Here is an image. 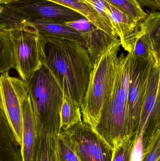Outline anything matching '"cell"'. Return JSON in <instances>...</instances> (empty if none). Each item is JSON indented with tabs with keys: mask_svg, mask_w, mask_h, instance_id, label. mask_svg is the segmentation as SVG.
<instances>
[{
	"mask_svg": "<svg viewBox=\"0 0 160 161\" xmlns=\"http://www.w3.org/2000/svg\"><path fill=\"white\" fill-rule=\"evenodd\" d=\"M45 38L44 66L55 79L63 94L81 107L94 68L87 50L75 41Z\"/></svg>",
	"mask_w": 160,
	"mask_h": 161,
	"instance_id": "obj_1",
	"label": "cell"
},
{
	"mask_svg": "<svg viewBox=\"0 0 160 161\" xmlns=\"http://www.w3.org/2000/svg\"><path fill=\"white\" fill-rule=\"evenodd\" d=\"M130 60L129 53L118 56L113 84L95 130L113 150L129 136Z\"/></svg>",
	"mask_w": 160,
	"mask_h": 161,
	"instance_id": "obj_2",
	"label": "cell"
},
{
	"mask_svg": "<svg viewBox=\"0 0 160 161\" xmlns=\"http://www.w3.org/2000/svg\"><path fill=\"white\" fill-rule=\"evenodd\" d=\"M121 46L117 40L94 64L80 107L82 119L95 131L114 81Z\"/></svg>",
	"mask_w": 160,
	"mask_h": 161,
	"instance_id": "obj_3",
	"label": "cell"
},
{
	"mask_svg": "<svg viewBox=\"0 0 160 161\" xmlns=\"http://www.w3.org/2000/svg\"><path fill=\"white\" fill-rule=\"evenodd\" d=\"M26 81L38 133L44 130H61L63 92L49 71L43 65Z\"/></svg>",
	"mask_w": 160,
	"mask_h": 161,
	"instance_id": "obj_4",
	"label": "cell"
},
{
	"mask_svg": "<svg viewBox=\"0 0 160 161\" xmlns=\"http://www.w3.org/2000/svg\"><path fill=\"white\" fill-rule=\"evenodd\" d=\"M8 32L13 49L14 69L20 79L26 81L44 65L46 39L30 27Z\"/></svg>",
	"mask_w": 160,
	"mask_h": 161,
	"instance_id": "obj_5",
	"label": "cell"
},
{
	"mask_svg": "<svg viewBox=\"0 0 160 161\" xmlns=\"http://www.w3.org/2000/svg\"><path fill=\"white\" fill-rule=\"evenodd\" d=\"M160 64L154 62L149 75L138 132H142L143 156L148 154L160 136Z\"/></svg>",
	"mask_w": 160,
	"mask_h": 161,
	"instance_id": "obj_6",
	"label": "cell"
},
{
	"mask_svg": "<svg viewBox=\"0 0 160 161\" xmlns=\"http://www.w3.org/2000/svg\"><path fill=\"white\" fill-rule=\"evenodd\" d=\"M62 137L74 151L80 161H111L113 150L93 128L83 121L66 130Z\"/></svg>",
	"mask_w": 160,
	"mask_h": 161,
	"instance_id": "obj_7",
	"label": "cell"
},
{
	"mask_svg": "<svg viewBox=\"0 0 160 161\" xmlns=\"http://www.w3.org/2000/svg\"><path fill=\"white\" fill-rule=\"evenodd\" d=\"M29 95L26 81L9 75L8 72L0 76V108L6 118L16 141L22 142V102Z\"/></svg>",
	"mask_w": 160,
	"mask_h": 161,
	"instance_id": "obj_8",
	"label": "cell"
},
{
	"mask_svg": "<svg viewBox=\"0 0 160 161\" xmlns=\"http://www.w3.org/2000/svg\"><path fill=\"white\" fill-rule=\"evenodd\" d=\"M128 101L129 136L137 134L140 116L144 103L151 68L155 58H141L130 53ZM138 136V135H137Z\"/></svg>",
	"mask_w": 160,
	"mask_h": 161,
	"instance_id": "obj_9",
	"label": "cell"
},
{
	"mask_svg": "<svg viewBox=\"0 0 160 161\" xmlns=\"http://www.w3.org/2000/svg\"><path fill=\"white\" fill-rule=\"evenodd\" d=\"M23 17L63 23L85 19L73 9L49 0H15L4 4Z\"/></svg>",
	"mask_w": 160,
	"mask_h": 161,
	"instance_id": "obj_10",
	"label": "cell"
},
{
	"mask_svg": "<svg viewBox=\"0 0 160 161\" xmlns=\"http://www.w3.org/2000/svg\"><path fill=\"white\" fill-rule=\"evenodd\" d=\"M134 48L132 52L141 58H155L160 62V13L147 14L137 24L133 36Z\"/></svg>",
	"mask_w": 160,
	"mask_h": 161,
	"instance_id": "obj_11",
	"label": "cell"
},
{
	"mask_svg": "<svg viewBox=\"0 0 160 161\" xmlns=\"http://www.w3.org/2000/svg\"><path fill=\"white\" fill-rule=\"evenodd\" d=\"M10 17L12 27L15 30L25 27H30L34 29L45 37L75 41L85 46L84 42L80 33L65 23L28 19L12 9L10 12Z\"/></svg>",
	"mask_w": 160,
	"mask_h": 161,
	"instance_id": "obj_12",
	"label": "cell"
},
{
	"mask_svg": "<svg viewBox=\"0 0 160 161\" xmlns=\"http://www.w3.org/2000/svg\"><path fill=\"white\" fill-rule=\"evenodd\" d=\"M66 24L80 33L93 64L119 39L118 37L108 34L96 27L85 19Z\"/></svg>",
	"mask_w": 160,
	"mask_h": 161,
	"instance_id": "obj_13",
	"label": "cell"
},
{
	"mask_svg": "<svg viewBox=\"0 0 160 161\" xmlns=\"http://www.w3.org/2000/svg\"><path fill=\"white\" fill-rule=\"evenodd\" d=\"M22 106L23 124L21 146L22 160V161H33L39 133L29 95L23 99Z\"/></svg>",
	"mask_w": 160,
	"mask_h": 161,
	"instance_id": "obj_14",
	"label": "cell"
},
{
	"mask_svg": "<svg viewBox=\"0 0 160 161\" xmlns=\"http://www.w3.org/2000/svg\"><path fill=\"white\" fill-rule=\"evenodd\" d=\"M106 3L113 26L121 42V46L128 53H132L134 48L133 34L139 21Z\"/></svg>",
	"mask_w": 160,
	"mask_h": 161,
	"instance_id": "obj_15",
	"label": "cell"
},
{
	"mask_svg": "<svg viewBox=\"0 0 160 161\" xmlns=\"http://www.w3.org/2000/svg\"><path fill=\"white\" fill-rule=\"evenodd\" d=\"M60 130H43L39 132L33 161H61L58 151V135Z\"/></svg>",
	"mask_w": 160,
	"mask_h": 161,
	"instance_id": "obj_16",
	"label": "cell"
},
{
	"mask_svg": "<svg viewBox=\"0 0 160 161\" xmlns=\"http://www.w3.org/2000/svg\"><path fill=\"white\" fill-rule=\"evenodd\" d=\"M55 3L73 9L96 27L108 34L117 36L114 29L111 27L95 10L80 0H55Z\"/></svg>",
	"mask_w": 160,
	"mask_h": 161,
	"instance_id": "obj_17",
	"label": "cell"
},
{
	"mask_svg": "<svg viewBox=\"0 0 160 161\" xmlns=\"http://www.w3.org/2000/svg\"><path fill=\"white\" fill-rule=\"evenodd\" d=\"M82 121L80 107L72 99L63 94L60 113L61 130H66Z\"/></svg>",
	"mask_w": 160,
	"mask_h": 161,
	"instance_id": "obj_18",
	"label": "cell"
},
{
	"mask_svg": "<svg viewBox=\"0 0 160 161\" xmlns=\"http://www.w3.org/2000/svg\"><path fill=\"white\" fill-rule=\"evenodd\" d=\"M14 55L8 31L0 28V74L14 69Z\"/></svg>",
	"mask_w": 160,
	"mask_h": 161,
	"instance_id": "obj_19",
	"label": "cell"
},
{
	"mask_svg": "<svg viewBox=\"0 0 160 161\" xmlns=\"http://www.w3.org/2000/svg\"><path fill=\"white\" fill-rule=\"evenodd\" d=\"M113 6L128 14L140 21L145 18L147 13L137 0H105Z\"/></svg>",
	"mask_w": 160,
	"mask_h": 161,
	"instance_id": "obj_20",
	"label": "cell"
},
{
	"mask_svg": "<svg viewBox=\"0 0 160 161\" xmlns=\"http://www.w3.org/2000/svg\"><path fill=\"white\" fill-rule=\"evenodd\" d=\"M137 135H130L113 150L111 161H130Z\"/></svg>",
	"mask_w": 160,
	"mask_h": 161,
	"instance_id": "obj_21",
	"label": "cell"
},
{
	"mask_svg": "<svg viewBox=\"0 0 160 161\" xmlns=\"http://www.w3.org/2000/svg\"><path fill=\"white\" fill-rule=\"evenodd\" d=\"M95 10L111 27L113 28L109 8L104 0H80Z\"/></svg>",
	"mask_w": 160,
	"mask_h": 161,
	"instance_id": "obj_22",
	"label": "cell"
},
{
	"mask_svg": "<svg viewBox=\"0 0 160 161\" xmlns=\"http://www.w3.org/2000/svg\"><path fill=\"white\" fill-rule=\"evenodd\" d=\"M58 151L61 161H80L78 156L67 143L58 135Z\"/></svg>",
	"mask_w": 160,
	"mask_h": 161,
	"instance_id": "obj_23",
	"label": "cell"
},
{
	"mask_svg": "<svg viewBox=\"0 0 160 161\" xmlns=\"http://www.w3.org/2000/svg\"><path fill=\"white\" fill-rule=\"evenodd\" d=\"M160 158V139L154 145L150 153L143 158L142 161H157Z\"/></svg>",
	"mask_w": 160,
	"mask_h": 161,
	"instance_id": "obj_24",
	"label": "cell"
},
{
	"mask_svg": "<svg viewBox=\"0 0 160 161\" xmlns=\"http://www.w3.org/2000/svg\"><path fill=\"white\" fill-rule=\"evenodd\" d=\"M142 6L148 8L153 10H159L160 8V0H137Z\"/></svg>",
	"mask_w": 160,
	"mask_h": 161,
	"instance_id": "obj_25",
	"label": "cell"
},
{
	"mask_svg": "<svg viewBox=\"0 0 160 161\" xmlns=\"http://www.w3.org/2000/svg\"><path fill=\"white\" fill-rule=\"evenodd\" d=\"M9 127L6 118L3 113V111L0 108V133L5 132ZM0 161H3L0 158Z\"/></svg>",
	"mask_w": 160,
	"mask_h": 161,
	"instance_id": "obj_26",
	"label": "cell"
},
{
	"mask_svg": "<svg viewBox=\"0 0 160 161\" xmlns=\"http://www.w3.org/2000/svg\"><path fill=\"white\" fill-rule=\"evenodd\" d=\"M49 1H52V2H55V0H49Z\"/></svg>",
	"mask_w": 160,
	"mask_h": 161,
	"instance_id": "obj_27",
	"label": "cell"
},
{
	"mask_svg": "<svg viewBox=\"0 0 160 161\" xmlns=\"http://www.w3.org/2000/svg\"><path fill=\"white\" fill-rule=\"evenodd\" d=\"M157 161H160V159H159Z\"/></svg>",
	"mask_w": 160,
	"mask_h": 161,
	"instance_id": "obj_28",
	"label": "cell"
}]
</instances>
